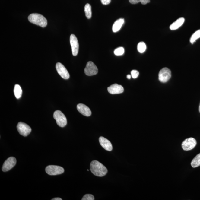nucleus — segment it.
<instances>
[{"label": "nucleus", "mask_w": 200, "mask_h": 200, "mask_svg": "<svg viewBox=\"0 0 200 200\" xmlns=\"http://www.w3.org/2000/svg\"><path fill=\"white\" fill-rule=\"evenodd\" d=\"M90 170L94 175L98 177H103L108 172L106 167L97 160H93L91 162Z\"/></svg>", "instance_id": "nucleus-1"}, {"label": "nucleus", "mask_w": 200, "mask_h": 200, "mask_svg": "<svg viewBox=\"0 0 200 200\" xmlns=\"http://www.w3.org/2000/svg\"><path fill=\"white\" fill-rule=\"evenodd\" d=\"M28 20L31 23L45 27L47 25V19L40 14L33 13L31 14L28 17Z\"/></svg>", "instance_id": "nucleus-2"}, {"label": "nucleus", "mask_w": 200, "mask_h": 200, "mask_svg": "<svg viewBox=\"0 0 200 200\" xmlns=\"http://www.w3.org/2000/svg\"><path fill=\"white\" fill-rule=\"evenodd\" d=\"M53 118L56 120L57 124L61 127L63 128L66 126L67 121L65 116L62 112L57 110L53 113Z\"/></svg>", "instance_id": "nucleus-3"}, {"label": "nucleus", "mask_w": 200, "mask_h": 200, "mask_svg": "<svg viewBox=\"0 0 200 200\" xmlns=\"http://www.w3.org/2000/svg\"><path fill=\"white\" fill-rule=\"evenodd\" d=\"M64 169L62 167L56 165H49L45 168V171L50 175H56L64 173Z\"/></svg>", "instance_id": "nucleus-4"}, {"label": "nucleus", "mask_w": 200, "mask_h": 200, "mask_svg": "<svg viewBox=\"0 0 200 200\" xmlns=\"http://www.w3.org/2000/svg\"><path fill=\"white\" fill-rule=\"evenodd\" d=\"M19 134L24 136H27L31 132L32 129L28 125L22 122H19L17 126Z\"/></svg>", "instance_id": "nucleus-5"}, {"label": "nucleus", "mask_w": 200, "mask_h": 200, "mask_svg": "<svg viewBox=\"0 0 200 200\" xmlns=\"http://www.w3.org/2000/svg\"><path fill=\"white\" fill-rule=\"evenodd\" d=\"M171 77V71L167 68H163L159 73V80L163 83L167 82Z\"/></svg>", "instance_id": "nucleus-6"}, {"label": "nucleus", "mask_w": 200, "mask_h": 200, "mask_svg": "<svg viewBox=\"0 0 200 200\" xmlns=\"http://www.w3.org/2000/svg\"><path fill=\"white\" fill-rule=\"evenodd\" d=\"M197 144L196 139L193 138H188L183 141L182 147L183 150L189 151L192 150L195 147Z\"/></svg>", "instance_id": "nucleus-7"}, {"label": "nucleus", "mask_w": 200, "mask_h": 200, "mask_svg": "<svg viewBox=\"0 0 200 200\" xmlns=\"http://www.w3.org/2000/svg\"><path fill=\"white\" fill-rule=\"evenodd\" d=\"M84 72L86 75L91 76L95 75L98 73V69L92 61H89L87 63V65L84 70Z\"/></svg>", "instance_id": "nucleus-8"}, {"label": "nucleus", "mask_w": 200, "mask_h": 200, "mask_svg": "<svg viewBox=\"0 0 200 200\" xmlns=\"http://www.w3.org/2000/svg\"><path fill=\"white\" fill-rule=\"evenodd\" d=\"M56 69L58 74L62 78L65 79H69L70 75L67 70L61 63L58 62L56 65Z\"/></svg>", "instance_id": "nucleus-9"}, {"label": "nucleus", "mask_w": 200, "mask_h": 200, "mask_svg": "<svg viewBox=\"0 0 200 200\" xmlns=\"http://www.w3.org/2000/svg\"><path fill=\"white\" fill-rule=\"evenodd\" d=\"M17 160L15 157H10L8 158L3 164L2 170L3 172H6L10 170L14 167L17 163Z\"/></svg>", "instance_id": "nucleus-10"}, {"label": "nucleus", "mask_w": 200, "mask_h": 200, "mask_svg": "<svg viewBox=\"0 0 200 200\" xmlns=\"http://www.w3.org/2000/svg\"><path fill=\"white\" fill-rule=\"evenodd\" d=\"M70 41L72 55L74 56H76L78 53L79 45L77 38L74 34H71V35Z\"/></svg>", "instance_id": "nucleus-11"}, {"label": "nucleus", "mask_w": 200, "mask_h": 200, "mask_svg": "<svg viewBox=\"0 0 200 200\" xmlns=\"http://www.w3.org/2000/svg\"><path fill=\"white\" fill-rule=\"evenodd\" d=\"M108 90L109 93L111 94H120L124 91V88L121 85L114 84L108 88Z\"/></svg>", "instance_id": "nucleus-12"}, {"label": "nucleus", "mask_w": 200, "mask_h": 200, "mask_svg": "<svg viewBox=\"0 0 200 200\" xmlns=\"http://www.w3.org/2000/svg\"><path fill=\"white\" fill-rule=\"evenodd\" d=\"M77 109L78 111L84 116H89L92 114L90 109L83 104L80 103L78 104Z\"/></svg>", "instance_id": "nucleus-13"}, {"label": "nucleus", "mask_w": 200, "mask_h": 200, "mask_svg": "<svg viewBox=\"0 0 200 200\" xmlns=\"http://www.w3.org/2000/svg\"><path fill=\"white\" fill-rule=\"evenodd\" d=\"M99 142L100 145L106 150L108 151L113 150V147L111 142L106 138L101 136L99 138Z\"/></svg>", "instance_id": "nucleus-14"}, {"label": "nucleus", "mask_w": 200, "mask_h": 200, "mask_svg": "<svg viewBox=\"0 0 200 200\" xmlns=\"http://www.w3.org/2000/svg\"><path fill=\"white\" fill-rule=\"evenodd\" d=\"M185 19L183 17L179 18L170 25V29L171 30H176L183 25Z\"/></svg>", "instance_id": "nucleus-15"}, {"label": "nucleus", "mask_w": 200, "mask_h": 200, "mask_svg": "<svg viewBox=\"0 0 200 200\" xmlns=\"http://www.w3.org/2000/svg\"><path fill=\"white\" fill-rule=\"evenodd\" d=\"M124 20L123 19H119L117 20L114 23L113 27V32H116L120 30L122 26L124 24Z\"/></svg>", "instance_id": "nucleus-16"}, {"label": "nucleus", "mask_w": 200, "mask_h": 200, "mask_svg": "<svg viewBox=\"0 0 200 200\" xmlns=\"http://www.w3.org/2000/svg\"><path fill=\"white\" fill-rule=\"evenodd\" d=\"M14 93L15 97L17 99L20 98L22 97V90L19 84H15L14 86Z\"/></svg>", "instance_id": "nucleus-17"}, {"label": "nucleus", "mask_w": 200, "mask_h": 200, "mask_svg": "<svg viewBox=\"0 0 200 200\" xmlns=\"http://www.w3.org/2000/svg\"><path fill=\"white\" fill-rule=\"evenodd\" d=\"M192 167L195 168L200 166V153L197 155L192 160L191 163Z\"/></svg>", "instance_id": "nucleus-18"}, {"label": "nucleus", "mask_w": 200, "mask_h": 200, "mask_svg": "<svg viewBox=\"0 0 200 200\" xmlns=\"http://www.w3.org/2000/svg\"><path fill=\"white\" fill-rule=\"evenodd\" d=\"M84 11L87 18L90 19L92 17V11L91 6L90 4H87L85 5L84 8Z\"/></svg>", "instance_id": "nucleus-19"}, {"label": "nucleus", "mask_w": 200, "mask_h": 200, "mask_svg": "<svg viewBox=\"0 0 200 200\" xmlns=\"http://www.w3.org/2000/svg\"><path fill=\"white\" fill-rule=\"evenodd\" d=\"M138 51L140 53H144L146 51V46L144 42H140L138 43L137 46Z\"/></svg>", "instance_id": "nucleus-20"}, {"label": "nucleus", "mask_w": 200, "mask_h": 200, "mask_svg": "<svg viewBox=\"0 0 200 200\" xmlns=\"http://www.w3.org/2000/svg\"><path fill=\"white\" fill-rule=\"evenodd\" d=\"M200 38V29L196 31L192 35L190 41L191 43H193V42H195L197 39Z\"/></svg>", "instance_id": "nucleus-21"}, {"label": "nucleus", "mask_w": 200, "mask_h": 200, "mask_svg": "<svg viewBox=\"0 0 200 200\" xmlns=\"http://www.w3.org/2000/svg\"><path fill=\"white\" fill-rule=\"evenodd\" d=\"M131 4H135L141 2L143 5H146L150 2V0H129Z\"/></svg>", "instance_id": "nucleus-22"}, {"label": "nucleus", "mask_w": 200, "mask_h": 200, "mask_svg": "<svg viewBox=\"0 0 200 200\" xmlns=\"http://www.w3.org/2000/svg\"><path fill=\"white\" fill-rule=\"evenodd\" d=\"M124 49L123 47H119L116 49H115L114 51V54L116 55V56H121L124 54Z\"/></svg>", "instance_id": "nucleus-23"}, {"label": "nucleus", "mask_w": 200, "mask_h": 200, "mask_svg": "<svg viewBox=\"0 0 200 200\" xmlns=\"http://www.w3.org/2000/svg\"><path fill=\"white\" fill-rule=\"evenodd\" d=\"M95 199L94 197L91 194H87L84 195L83 197L82 200H94Z\"/></svg>", "instance_id": "nucleus-24"}, {"label": "nucleus", "mask_w": 200, "mask_h": 200, "mask_svg": "<svg viewBox=\"0 0 200 200\" xmlns=\"http://www.w3.org/2000/svg\"><path fill=\"white\" fill-rule=\"evenodd\" d=\"M139 75V72L136 70H133L131 71V75L133 79H136Z\"/></svg>", "instance_id": "nucleus-25"}, {"label": "nucleus", "mask_w": 200, "mask_h": 200, "mask_svg": "<svg viewBox=\"0 0 200 200\" xmlns=\"http://www.w3.org/2000/svg\"><path fill=\"white\" fill-rule=\"evenodd\" d=\"M102 4L104 5H107L110 4L111 0H100Z\"/></svg>", "instance_id": "nucleus-26"}, {"label": "nucleus", "mask_w": 200, "mask_h": 200, "mask_svg": "<svg viewBox=\"0 0 200 200\" xmlns=\"http://www.w3.org/2000/svg\"><path fill=\"white\" fill-rule=\"evenodd\" d=\"M62 199L59 198H55L52 199V200H62Z\"/></svg>", "instance_id": "nucleus-27"}, {"label": "nucleus", "mask_w": 200, "mask_h": 200, "mask_svg": "<svg viewBox=\"0 0 200 200\" xmlns=\"http://www.w3.org/2000/svg\"><path fill=\"white\" fill-rule=\"evenodd\" d=\"M131 75H127V78L128 79H131Z\"/></svg>", "instance_id": "nucleus-28"}, {"label": "nucleus", "mask_w": 200, "mask_h": 200, "mask_svg": "<svg viewBox=\"0 0 200 200\" xmlns=\"http://www.w3.org/2000/svg\"><path fill=\"white\" fill-rule=\"evenodd\" d=\"M199 112H200V104L199 107Z\"/></svg>", "instance_id": "nucleus-29"}, {"label": "nucleus", "mask_w": 200, "mask_h": 200, "mask_svg": "<svg viewBox=\"0 0 200 200\" xmlns=\"http://www.w3.org/2000/svg\"><path fill=\"white\" fill-rule=\"evenodd\" d=\"M87 171H89V170H87Z\"/></svg>", "instance_id": "nucleus-30"}]
</instances>
